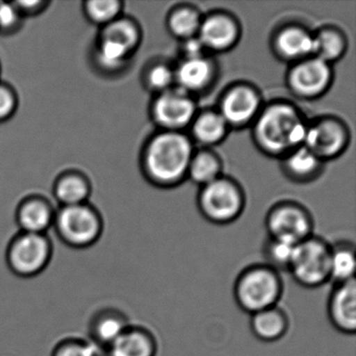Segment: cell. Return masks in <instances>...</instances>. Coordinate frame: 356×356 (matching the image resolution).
Returning a JSON list of instances; mask_svg holds the SVG:
<instances>
[{
  "label": "cell",
  "instance_id": "6da1fadb",
  "mask_svg": "<svg viewBox=\"0 0 356 356\" xmlns=\"http://www.w3.org/2000/svg\"><path fill=\"white\" fill-rule=\"evenodd\" d=\"M307 124V118L295 104L277 99L264 104L250 129L258 151L281 159L304 145Z\"/></svg>",
  "mask_w": 356,
  "mask_h": 356
},
{
  "label": "cell",
  "instance_id": "7a4b0ae2",
  "mask_svg": "<svg viewBox=\"0 0 356 356\" xmlns=\"http://www.w3.org/2000/svg\"><path fill=\"white\" fill-rule=\"evenodd\" d=\"M195 149L186 132L157 131L141 149L143 177L159 188L179 186L187 180L189 163Z\"/></svg>",
  "mask_w": 356,
  "mask_h": 356
},
{
  "label": "cell",
  "instance_id": "3957f363",
  "mask_svg": "<svg viewBox=\"0 0 356 356\" xmlns=\"http://www.w3.org/2000/svg\"><path fill=\"white\" fill-rule=\"evenodd\" d=\"M141 42L140 24L122 15L99 30L90 54L91 64L103 76H120L130 67Z\"/></svg>",
  "mask_w": 356,
  "mask_h": 356
},
{
  "label": "cell",
  "instance_id": "277c9868",
  "mask_svg": "<svg viewBox=\"0 0 356 356\" xmlns=\"http://www.w3.org/2000/svg\"><path fill=\"white\" fill-rule=\"evenodd\" d=\"M283 291L284 283L281 273L264 262L243 268L233 286L235 302L250 316L278 305Z\"/></svg>",
  "mask_w": 356,
  "mask_h": 356
},
{
  "label": "cell",
  "instance_id": "5b68a950",
  "mask_svg": "<svg viewBox=\"0 0 356 356\" xmlns=\"http://www.w3.org/2000/svg\"><path fill=\"white\" fill-rule=\"evenodd\" d=\"M197 205L200 213L208 222L231 224L245 209V191L237 181L222 175L209 184L200 187Z\"/></svg>",
  "mask_w": 356,
  "mask_h": 356
},
{
  "label": "cell",
  "instance_id": "8992f818",
  "mask_svg": "<svg viewBox=\"0 0 356 356\" xmlns=\"http://www.w3.org/2000/svg\"><path fill=\"white\" fill-rule=\"evenodd\" d=\"M331 243L312 235L295 245L287 273L297 284L305 289H318L331 280Z\"/></svg>",
  "mask_w": 356,
  "mask_h": 356
},
{
  "label": "cell",
  "instance_id": "52a82bcc",
  "mask_svg": "<svg viewBox=\"0 0 356 356\" xmlns=\"http://www.w3.org/2000/svg\"><path fill=\"white\" fill-rule=\"evenodd\" d=\"M54 227L62 241L76 249L95 245L103 234L101 214L90 204L66 206L56 211Z\"/></svg>",
  "mask_w": 356,
  "mask_h": 356
},
{
  "label": "cell",
  "instance_id": "ba28073f",
  "mask_svg": "<svg viewBox=\"0 0 356 356\" xmlns=\"http://www.w3.org/2000/svg\"><path fill=\"white\" fill-rule=\"evenodd\" d=\"M264 226L268 238L293 245L314 235L312 214L304 206L291 201L273 206L266 214Z\"/></svg>",
  "mask_w": 356,
  "mask_h": 356
},
{
  "label": "cell",
  "instance_id": "9c48e42d",
  "mask_svg": "<svg viewBox=\"0 0 356 356\" xmlns=\"http://www.w3.org/2000/svg\"><path fill=\"white\" fill-rule=\"evenodd\" d=\"M350 141L351 132L348 124L337 116L324 115L308 120L303 145L326 163L341 157L349 147Z\"/></svg>",
  "mask_w": 356,
  "mask_h": 356
},
{
  "label": "cell",
  "instance_id": "30bf717a",
  "mask_svg": "<svg viewBox=\"0 0 356 356\" xmlns=\"http://www.w3.org/2000/svg\"><path fill=\"white\" fill-rule=\"evenodd\" d=\"M197 112L195 97L176 87L154 95L149 105V118L158 131L186 132Z\"/></svg>",
  "mask_w": 356,
  "mask_h": 356
},
{
  "label": "cell",
  "instance_id": "8fae6325",
  "mask_svg": "<svg viewBox=\"0 0 356 356\" xmlns=\"http://www.w3.org/2000/svg\"><path fill=\"white\" fill-rule=\"evenodd\" d=\"M264 105L261 93L254 85L238 82L225 89L216 109L230 130H243L251 128Z\"/></svg>",
  "mask_w": 356,
  "mask_h": 356
},
{
  "label": "cell",
  "instance_id": "7c38bea8",
  "mask_svg": "<svg viewBox=\"0 0 356 356\" xmlns=\"http://www.w3.org/2000/svg\"><path fill=\"white\" fill-rule=\"evenodd\" d=\"M53 245L45 234L22 232L14 237L7 251V264L16 276L31 278L47 268Z\"/></svg>",
  "mask_w": 356,
  "mask_h": 356
},
{
  "label": "cell",
  "instance_id": "4fadbf2b",
  "mask_svg": "<svg viewBox=\"0 0 356 356\" xmlns=\"http://www.w3.org/2000/svg\"><path fill=\"white\" fill-rule=\"evenodd\" d=\"M334 80L332 65L316 57L291 64L285 76L289 92L303 101H314L328 92Z\"/></svg>",
  "mask_w": 356,
  "mask_h": 356
},
{
  "label": "cell",
  "instance_id": "5bb4252c",
  "mask_svg": "<svg viewBox=\"0 0 356 356\" xmlns=\"http://www.w3.org/2000/svg\"><path fill=\"white\" fill-rule=\"evenodd\" d=\"M197 37L203 43L208 55L228 53L241 40V24L228 12H210L202 18Z\"/></svg>",
  "mask_w": 356,
  "mask_h": 356
},
{
  "label": "cell",
  "instance_id": "9a60e30c",
  "mask_svg": "<svg viewBox=\"0 0 356 356\" xmlns=\"http://www.w3.org/2000/svg\"><path fill=\"white\" fill-rule=\"evenodd\" d=\"M218 76V66L211 56L180 59L175 65L176 88L197 97L211 90Z\"/></svg>",
  "mask_w": 356,
  "mask_h": 356
},
{
  "label": "cell",
  "instance_id": "2e32d148",
  "mask_svg": "<svg viewBox=\"0 0 356 356\" xmlns=\"http://www.w3.org/2000/svg\"><path fill=\"white\" fill-rule=\"evenodd\" d=\"M270 49L277 59L289 65L314 57V32L302 24H283L273 33Z\"/></svg>",
  "mask_w": 356,
  "mask_h": 356
},
{
  "label": "cell",
  "instance_id": "e0dca14e",
  "mask_svg": "<svg viewBox=\"0 0 356 356\" xmlns=\"http://www.w3.org/2000/svg\"><path fill=\"white\" fill-rule=\"evenodd\" d=\"M327 314L331 325L343 334L356 331V281L333 283L327 302Z\"/></svg>",
  "mask_w": 356,
  "mask_h": 356
},
{
  "label": "cell",
  "instance_id": "ac0fdd59",
  "mask_svg": "<svg viewBox=\"0 0 356 356\" xmlns=\"http://www.w3.org/2000/svg\"><path fill=\"white\" fill-rule=\"evenodd\" d=\"M195 147L211 149L224 143L230 128L216 109L199 110L188 128Z\"/></svg>",
  "mask_w": 356,
  "mask_h": 356
},
{
  "label": "cell",
  "instance_id": "d6986e66",
  "mask_svg": "<svg viewBox=\"0 0 356 356\" xmlns=\"http://www.w3.org/2000/svg\"><path fill=\"white\" fill-rule=\"evenodd\" d=\"M158 341L149 329L130 325L109 347L107 356H157Z\"/></svg>",
  "mask_w": 356,
  "mask_h": 356
},
{
  "label": "cell",
  "instance_id": "ffe728a7",
  "mask_svg": "<svg viewBox=\"0 0 356 356\" xmlns=\"http://www.w3.org/2000/svg\"><path fill=\"white\" fill-rule=\"evenodd\" d=\"M55 216V209L47 200L34 195L22 200L16 211V220L22 232L47 234L54 226Z\"/></svg>",
  "mask_w": 356,
  "mask_h": 356
},
{
  "label": "cell",
  "instance_id": "44dd1931",
  "mask_svg": "<svg viewBox=\"0 0 356 356\" xmlns=\"http://www.w3.org/2000/svg\"><path fill=\"white\" fill-rule=\"evenodd\" d=\"M279 160L283 175L298 184L312 182L324 172V162L304 145L289 152Z\"/></svg>",
  "mask_w": 356,
  "mask_h": 356
},
{
  "label": "cell",
  "instance_id": "7402d4cb",
  "mask_svg": "<svg viewBox=\"0 0 356 356\" xmlns=\"http://www.w3.org/2000/svg\"><path fill=\"white\" fill-rule=\"evenodd\" d=\"M250 327L256 339L264 343H274L286 334L289 318L286 312L277 305L251 314Z\"/></svg>",
  "mask_w": 356,
  "mask_h": 356
},
{
  "label": "cell",
  "instance_id": "603a6c76",
  "mask_svg": "<svg viewBox=\"0 0 356 356\" xmlns=\"http://www.w3.org/2000/svg\"><path fill=\"white\" fill-rule=\"evenodd\" d=\"M92 187L88 177L80 172H63L54 184V197L61 207L88 203Z\"/></svg>",
  "mask_w": 356,
  "mask_h": 356
},
{
  "label": "cell",
  "instance_id": "cb8c5ba5",
  "mask_svg": "<svg viewBox=\"0 0 356 356\" xmlns=\"http://www.w3.org/2000/svg\"><path fill=\"white\" fill-rule=\"evenodd\" d=\"M347 51V36L339 29L326 26L314 32V57L333 65Z\"/></svg>",
  "mask_w": 356,
  "mask_h": 356
},
{
  "label": "cell",
  "instance_id": "d4e9b609",
  "mask_svg": "<svg viewBox=\"0 0 356 356\" xmlns=\"http://www.w3.org/2000/svg\"><path fill=\"white\" fill-rule=\"evenodd\" d=\"M222 176V161L211 149H195L187 172V180L197 186L209 184Z\"/></svg>",
  "mask_w": 356,
  "mask_h": 356
},
{
  "label": "cell",
  "instance_id": "484cf974",
  "mask_svg": "<svg viewBox=\"0 0 356 356\" xmlns=\"http://www.w3.org/2000/svg\"><path fill=\"white\" fill-rule=\"evenodd\" d=\"M201 12L191 5H179L172 8L166 17V29L170 36L182 41L193 38L197 35L201 26Z\"/></svg>",
  "mask_w": 356,
  "mask_h": 356
},
{
  "label": "cell",
  "instance_id": "4316f807",
  "mask_svg": "<svg viewBox=\"0 0 356 356\" xmlns=\"http://www.w3.org/2000/svg\"><path fill=\"white\" fill-rule=\"evenodd\" d=\"M355 245L352 241H339L331 245L330 277L333 283L355 279Z\"/></svg>",
  "mask_w": 356,
  "mask_h": 356
},
{
  "label": "cell",
  "instance_id": "83f0119b",
  "mask_svg": "<svg viewBox=\"0 0 356 356\" xmlns=\"http://www.w3.org/2000/svg\"><path fill=\"white\" fill-rule=\"evenodd\" d=\"M141 80L145 88L153 95L170 90L176 87L175 65L163 60L152 61L143 70Z\"/></svg>",
  "mask_w": 356,
  "mask_h": 356
},
{
  "label": "cell",
  "instance_id": "f1b7e54d",
  "mask_svg": "<svg viewBox=\"0 0 356 356\" xmlns=\"http://www.w3.org/2000/svg\"><path fill=\"white\" fill-rule=\"evenodd\" d=\"M124 3L120 0H90L83 3L86 19L99 30L124 15Z\"/></svg>",
  "mask_w": 356,
  "mask_h": 356
},
{
  "label": "cell",
  "instance_id": "f546056e",
  "mask_svg": "<svg viewBox=\"0 0 356 356\" xmlns=\"http://www.w3.org/2000/svg\"><path fill=\"white\" fill-rule=\"evenodd\" d=\"M130 323L124 314L120 312H108L97 318L93 327V337L97 345L109 347L129 326Z\"/></svg>",
  "mask_w": 356,
  "mask_h": 356
},
{
  "label": "cell",
  "instance_id": "4dcf8cb0",
  "mask_svg": "<svg viewBox=\"0 0 356 356\" xmlns=\"http://www.w3.org/2000/svg\"><path fill=\"white\" fill-rule=\"evenodd\" d=\"M295 245L276 239L268 238L264 243L262 254H264V264H268L279 273L287 272L291 258H293Z\"/></svg>",
  "mask_w": 356,
  "mask_h": 356
},
{
  "label": "cell",
  "instance_id": "1f68e13d",
  "mask_svg": "<svg viewBox=\"0 0 356 356\" xmlns=\"http://www.w3.org/2000/svg\"><path fill=\"white\" fill-rule=\"evenodd\" d=\"M53 356H99L97 343L70 339L59 343L53 352Z\"/></svg>",
  "mask_w": 356,
  "mask_h": 356
},
{
  "label": "cell",
  "instance_id": "d6a6232c",
  "mask_svg": "<svg viewBox=\"0 0 356 356\" xmlns=\"http://www.w3.org/2000/svg\"><path fill=\"white\" fill-rule=\"evenodd\" d=\"M24 18L16 9L13 1H0V34H13L22 26Z\"/></svg>",
  "mask_w": 356,
  "mask_h": 356
},
{
  "label": "cell",
  "instance_id": "836d02e7",
  "mask_svg": "<svg viewBox=\"0 0 356 356\" xmlns=\"http://www.w3.org/2000/svg\"><path fill=\"white\" fill-rule=\"evenodd\" d=\"M19 99L13 87L0 82V124L11 120L18 110Z\"/></svg>",
  "mask_w": 356,
  "mask_h": 356
},
{
  "label": "cell",
  "instance_id": "e575fe53",
  "mask_svg": "<svg viewBox=\"0 0 356 356\" xmlns=\"http://www.w3.org/2000/svg\"><path fill=\"white\" fill-rule=\"evenodd\" d=\"M13 3L24 19L40 15L43 12L47 11V8L51 5L49 1H44V0H31V1L29 0V1H13Z\"/></svg>",
  "mask_w": 356,
  "mask_h": 356
},
{
  "label": "cell",
  "instance_id": "d590c367",
  "mask_svg": "<svg viewBox=\"0 0 356 356\" xmlns=\"http://www.w3.org/2000/svg\"><path fill=\"white\" fill-rule=\"evenodd\" d=\"M180 54L181 59H197L208 55L203 43L197 36L180 42Z\"/></svg>",
  "mask_w": 356,
  "mask_h": 356
}]
</instances>
